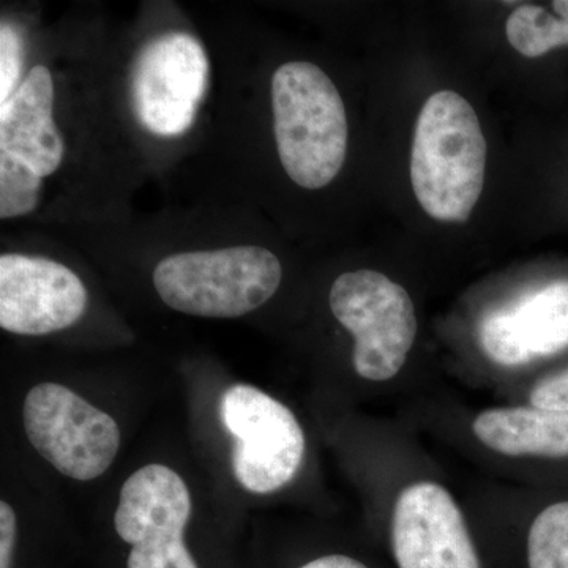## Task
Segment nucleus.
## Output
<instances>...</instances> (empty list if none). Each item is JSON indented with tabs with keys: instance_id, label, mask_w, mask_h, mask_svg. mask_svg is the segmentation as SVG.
<instances>
[{
	"instance_id": "obj_1",
	"label": "nucleus",
	"mask_w": 568,
	"mask_h": 568,
	"mask_svg": "<svg viewBox=\"0 0 568 568\" xmlns=\"http://www.w3.org/2000/svg\"><path fill=\"white\" fill-rule=\"evenodd\" d=\"M487 170V141L474 108L454 91L433 93L418 114L410 182L432 219L465 223L478 203Z\"/></svg>"
},
{
	"instance_id": "obj_2",
	"label": "nucleus",
	"mask_w": 568,
	"mask_h": 568,
	"mask_svg": "<svg viewBox=\"0 0 568 568\" xmlns=\"http://www.w3.org/2000/svg\"><path fill=\"white\" fill-rule=\"evenodd\" d=\"M280 162L298 186L328 185L345 163L347 119L338 89L320 67L287 62L272 78Z\"/></svg>"
},
{
	"instance_id": "obj_3",
	"label": "nucleus",
	"mask_w": 568,
	"mask_h": 568,
	"mask_svg": "<svg viewBox=\"0 0 568 568\" xmlns=\"http://www.w3.org/2000/svg\"><path fill=\"white\" fill-rule=\"evenodd\" d=\"M282 276L274 253L250 245L164 257L153 272V284L175 312L233 320L272 298Z\"/></svg>"
},
{
	"instance_id": "obj_4",
	"label": "nucleus",
	"mask_w": 568,
	"mask_h": 568,
	"mask_svg": "<svg viewBox=\"0 0 568 568\" xmlns=\"http://www.w3.org/2000/svg\"><path fill=\"white\" fill-rule=\"evenodd\" d=\"M332 313L353 334V364L364 379L384 383L406 364L417 335L413 298L375 271L346 272L331 291Z\"/></svg>"
},
{
	"instance_id": "obj_5",
	"label": "nucleus",
	"mask_w": 568,
	"mask_h": 568,
	"mask_svg": "<svg viewBox=\"0 0 568 568\" xmlns=\"http://www.w3.org/2000/svg\"><path fill=\"white\" fill-rule=\"evenodd\" d=\"M233 435L235 480L254 495L278 491L294 480L305 457V435L290 407L248 384H234L220 403Z\"/></svg>"
},
{
	"instance_id": "obj_6",
	"label": "nucleus",
	"mask_w": 568,
	"mask_h": 568,
	"mask_svg": "<svg viewBox=\"0 0 568 568\" xmlns=\"http://www.w3.org/2000/svg\"><path fill=\"white\" fill-rule=\"evenodd\" d=\"M22 424L41 457L74 480L103 476L121 447L114 418L61 384H39L29 390Z\"/></svg>"
},
{
	"instance_id": "obj_7",
	"label": "nucleus",
	"mask_w": 568,
	"mask_h": 568,
	"mask_svg": "<svg viewBox=\"0 0 568 568\" xmlns=\"http://www.w3.org/2000/svg\"><path fill=\"white\" fill-rule=\"evenodd\" d=\"M192 515L185 481L164 465H148L126 478L114 526L132 545L129 568H197L183 541Z\"/></svg>"
},
{
	"instance_id": "obj_8",
	"label": "nucleus",
	"mask_w": 568,
	"mask_h": 568,
	"mask_svg": "<svg viewBox=\"0 0 568 568\" xmlns=\"http://www.w3.org/2000/svg\"><path fill=\"white\" fill-rule=\"evenodd\" d=\"M207 82L209 61L201 41L190 33H163L134 62V112L156 136H179L192 126Z\"/></svg>"
},
{
	"instance_id": "obj_9",
	"label": "nucleus",
	"mask_w": 568,
	"mask_h": 568,
	"mask_svg": "<svg viewBox=\"0 0 568 568\" xmlns=\"http://www.w3.org/2000/svg\"><path fill=\"white\" fill-rule=\"evenodd\" d=\"M88 291L77 274L47 257L0 256V327L17 335L63 331L85 312Z\"/></svg>"
},
{
	"instance_id": "obj_10",
	"label": "nucleus",
	"mask_w": 568,
	"mask_h": 568,
	"mask_svg": "<svg viewBox=\"0 0 568 568\" xmlns=\"http://www.w3.org/2000/svg\"><path fill=\"white\" fill-rule=\"evenodd\" d=\"M392 547L399 568H480L458 504L435 481H418L399 495Z\"/></svg>"
},
{
	"instance_id": "obj_11",
	"label": "nucleus",
	"mask_w": 568,
	"mask_h": 568,
	"mask_svg": "<svg viewBox=\"0 0 568 568\" xmlns=\"http://www.w3.org/2000/svg\"><path fill=\"white\" fill-rule=\"evenodd\" d=\"M481 349L497 365L521 366L568 349V280L552 282L489 313L480 325Z\"/></svg>"
},
{
	"instance_id": "obj_12",
	"label": "nucleus",
	"mask_w": 568,
	"mask_h": 568,
	"mask_svg": "<svg viewBox=\"0 0 568 568\" xmlns=\"http://www.w3.org/2000/svg\"><path fill=\"white\" fill-rule=\"evenodd\" d=\"M54 84L50 70L33 67L17 92L0 106V151L17 156L44 178L58 171L63 141L52 121Z\"/></svg>"
},
{
	"instance_id": "obj_13",
	"label": "nucleus",
	"mask_w": 568,
	"mask_h": 568,
	"mask_svg": "<svg viewBox=\"0 0 568 568\" xmlns=\"http://www.w3.org/2000/svg\"><path fill=\"white\" fill-rule=\"evenodd\" d=\"M481 444L507 457L568 463V414L534 406L496 407L474 422Z\"/></svg>"
},
{
	"instance_id": "obj_14",
	"label": "nucleus",
	"mask_w": 568,
	"mask_h": 568,
	"mask_svg": "<svg viewBox=\"0 0 568 568\" xmlns=\"http://www.w3.org/2000/svg\"><path fill=\"white\" fill-rule=\"evenodd\" d=\"M551 10L519 6L508 17V43L526 58H540L556 48L568 47V0H556Z\"/></svg>"
},
{
	"instance_id": "obj_15",
	"label": "nucleus",
	"mask_w": 568,
	"mask_h": 568,
	"mask_svg": "<svg viewBox=\"0 0 568 568\" xmlns=\"http://www.w3.org/2000/svg\"><path fill=\"white\" fill-rule=\"evenodd\" d=\"M529 568H568V499L541 508L528 534Z\"/></svg>"
},
{
	"instance_id": "obj_16",
	"label": "nucleus",
	"mask_w": 568,
	"mask_h": 568,
	"mask_svg": "<svg viewBox=\"0 0 568 568\" xmlns=\"http://www.w3.org/2000/svg\"><path fill=\"white\" fill-rule=\"evenodd\" d=\"M41 175L17 156L0 151V216L26 215L39 203Z\"/></svg>"
},
{
	"instance_id": "obj_17",
	"label": "nucleus",
	"mask_w": 568,
	"mask_h": 568,
	"mask_svg": "<svg viewBox=\"0 0 568 568\" xmlns=\"http://www.w3.org/2000/svg\"><path fill=\"white\" fill-rule=\"evenodd\" d=\"M20 36L7 22L0 28V106L17 92L22 63Z\"/></svg>"
},
{
	"instance_id": "obj_18",
	"label": "nucleus",
	"mask_w": 568,
	"mask_h": 568,
	"mask_svg": "<svg viewBox=\"0 0 568 568\" xmlns=\"http://www.w3.org/2000/svg\"><path fill=\"white\" fill-rule=\"evenodd\" d=\"M529 405L568 414V366L558 373L541 377L530 390Z\"/></svg>"
},
{
	"instance_id": "obj_19",
	"label": "nucleus",
	"mask_w": 568,
	"mask_h": 568,
	"mask_svg": "<svg viewBox=\"0 0 568 568\" xmlns=\"http://www.w3.org/2000/svg\"><path fill=\"white\" fill-rule=\"evenodd\" d=\"M17 514L7 500L0 503V568H10L17 544Z\"/></svg>"
},
{
	"instance_id": "obj_20",
	"label": "nucleus",
	"mask_w": 568,
	"mask_h": 568,
	"mask_svg": "<svg viewBox=\"0 0 568 568\" xmlns=\"http://www.w3.org/2000/svg\"><path fill=\"white\" fill-rule=\"evenodd\" d=\"M301 568H368L364 564L358 562L347 556L332 555L324 556V558L312 560V562L305 564Z\"/></svg>"
}]
</instances>
